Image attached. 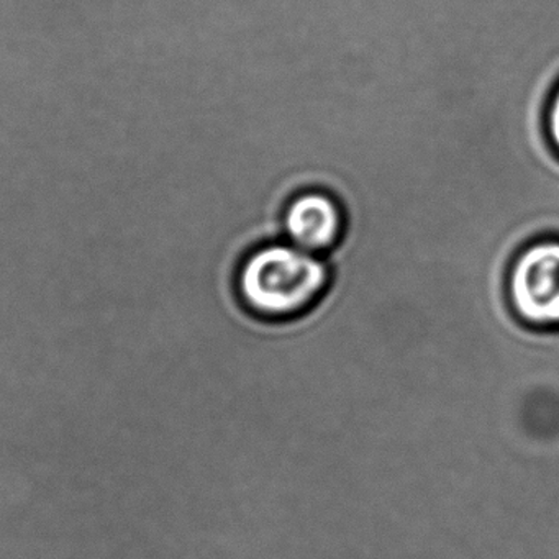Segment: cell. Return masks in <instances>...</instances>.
Instances as JSON below:
<instances>
[{
  "mask_svg": "<svg viewBox=\"0 0 559 559\" xmlns=\"http://www.w3.org/2000/svg\"><path fill=\"white\" fill-rule=\"evenodd\" d=\"M330 280L325 257L307 253L287 240L267 241L241 258L234 290L241 309L253 319L289 323L320 302Z\"/></svg>",
  "mask_w": 559,
  "mask_h": 559,
  "instance_id": "cell-1",
  "label": "cell"
},
{
  "mask_svg": "<svg viewBox=\"0 0 559 559\" xmlns=\"http://www.w3.org/2000/svg\"><path fill=\"white\" fill-rule=\"evenodd\" d=\"M510 313L526 332L559 338V237L528 241L507 270Z\"/></svg>",
  "mask_w": 559,
  "mask_h": 559,
  "instance_id": "cell-2",
  "label": "cell"
},
{
  "mask_svg": "<svg viewBox=\"0 0 559 559\" xmlns=\"http://www.w3.org/2000/svg\"><path fill=\"white\" fill-rule=\"evenodd\" d=\"M345 227L342 202L325 189L297 192L283 212L284 240L317 257H325L342 243Z\"/></svg>",
  "mask_w": 559,
  "mask_h": 559,
  "instance_id": "cell-3",
  "label": "cell"
},
{
  "mask_svg": "<svg viewBox=\"0 0 559 559\" xmlns=\"http://www.w3.org/2000/svg\"><path fill=\"white\" fill-rule=\"evenodd\" d=\"M543 126L548 140L549 148L559 158V81L549 93L546 100L545 114H543Z\"/></svg>",
  "mask_w": 559,
  "mask_h": 559,
  "instance_id": "cell-4",
  "label": "cell"
}]
</instances>
